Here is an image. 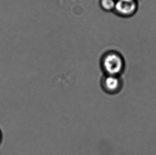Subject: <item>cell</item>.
<instances>
[{
  "label": "cell",
  "mask_w": 156,
  "mask_h": 155,
  "mask_svg": "<svg viewBox=\"0 0 156 155\" xmlns=\"http://www.w3.org/2000/svg\"><path fill=\"white\" fill-rule=\"evenodd\" d=\"M100 65L105 75L120 76L125 70L126 62L120 52L111 50L102 54Z\"/></svg>",
  "instance_id": "6da1fadb"
},
{
  "label": "cell",
  "mask_w": 156,
  "mask_h": 155,
  "mask_svg": "<svg viewBox=\"0 0 156 155\" xmlns=\"http://www.w3.org/2000/svg\"><path fill=\"white\" fill-rule=\"evenodd\" d=\"M138 0H116L114 12L124 18L133 17L139 9Z\"/></svg>",
  "instance_id": "7a4b0ae2"
},
{
  "label": "cell",
  "mask_w": 156,
  "mask_h": 155,
  "mask_svg": "<svg viewBox=\"0 0 156 155\" xmlns=\"http://www.w3.org/2000/svg\"><path fill=\"white\" fill-rule=\"evenodd\" d=\"M101 86L102 90L108 94H116L122 90L123 80L120 76L104 74L101 80Z\"/></svg>",
  "instance_id": "3957f363"
},
{
  "label": "cell",
  "mask_w": 156,
  "mask_h": 155,
  "mask_svg": "<svg viewBox=\"0 0 156 155\" xmlns=\"http://www.w3.org/2000/svg\"><path fill=\"white\" fill-rule=\"evenodd\" d=\"M116 0H99V6L102 10L110 12H114Z\"/></svg>",
  "instance_id": "277c9868"
},
{
  "label": "cell",
  "mask_w": 156,
  "mask_h": 155,
  "mask_svg": "<svg viewBox=\"0 0 156 155\" xmlns=\"http://www.w3.org/2000/svg\"><path fill=\"white\" fill-rule=\"evenodd\" d=\"M3 139V134L2 130L0 128V146H1V145H2Z\"/></svg>",
  "instance_id": "5b68a950"
},
{
  "label": "cell",
  "mask_w": 156,
  "mask_h": 155,
  "mask_svg": "<svg viewBox=\"0 0 156 155\" xmlns=\"http://www.w3.org/2000/svg\"><path fill=\"white\" fill-rule=\"evenodd\" d=\"M138 1H139V0H138Z\"/></svg>",
  "instance_id": "8992f818"
}]
</instances>
